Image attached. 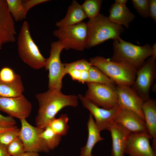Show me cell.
Returning a JSON list of instances; mask_svg holds the SVG:
<instances>
[{
    "label": "cell",
    "instance_id": "3",
    "mask_svg": "<svg viewBox=\"0 0 156 156\" xmlns=\"http://www.w3.org/2000/svg\"><path fill=\"white\" fill-rule=\"evenodd\" d=\"M86 24V49L93 47L108 39H117L125 30L122 26L112 22L102 14L89 19Z\"/></svg>",
    "mask_w": 156,
    "mask_h": 156
},
{
    "label": "cell",
    "instance_id": "15",
    "mask_svg": "<svg viewBox=\"0 0 156 156\" xmlns=\"http://www.w3.org/2000/svg\"><path fill=\"white\" fill-rule=\"evenodd\" d=\"M16 34L14 21L6 0H0V49L4 44L14 42Z\"/></svg>",
    "mask_w": 156,
    "mask_h": 156
},
{
    "label": "cell",
    "instance_id": "9",
    "mask_svg": "<svg viewBox=\"0 0 156 156\" xmlns=\"http://www.w3.org/2000/svg\"><path fill=\"white\" fill-rule=\"evenodd\" d=\"M156 58L151 56L137 71L131 86L144 101L150 98L149 92L156 77Z\"/></svg>",
    "mask_w": 156,
    "mask_h": 156
},
{
    "label": "cell",
    "instance_id": "17",
    "mask_svg": "<svg viewBox=\"0 0 156 156\" xmlns=\"http://www.w3.org/2000/svg\"><path fill=\"white\" fill-rule=\"evenodd\" d=\"M108 130L110 132L112 141L111 156H125L127 142L131 133L114 122L111 124Z\"/></svg>",
    "mask_w": 156,
    "mask_h": 156
},
{
    "label": "cell",
    "instance_id": "38",
    "mask_svg": "<svg viewBox=\"0 0 156 156\" xmlns=\"http://www.w3.org/2000/svg\"><path fill=\"white\" fill-rule=\"evenodd\" d=\"M0 156H11L8 153L7 146L0 143Z\"/></svg>",
    "mask_w": 156,
    "mask_h": 156
},
{
    "label": "cell",
    "instance_id": "28",
    "mask_svg": "<svg viewBox=\"0 0 156 156\" xmlns=\"http://www.w3.org/2000/svg\"><path fill=\"white\" fill-rule=\"evenodd\" d=\"M64 73L65 75L73 70H88L92 66L89 62L82 59L70 63H64Z\"/></svg>",
    "mask_w": 156,
    "mask_h": 156
},
{
    "label": "cell",
    "instance_id": "25",
    "mask_svg": "<svg viewBox=\"0 0 156 156\" xmlns=\"http://www.w3.org/2000/svg\"><path fill=\"white\" fill-rule=\"evenodd\" d=\"M50 151L56 148L61 140L62 136L55 133L48 126L40 135Z\"/></svg>",
    "mask_w": 156,
    "mask_h": 156
},
{
    "label": "cell",
    "instance_id": "31",
    "mask_svg": "<svg viewBox=\"0 0 156 156\" xmlns=\"http://www.w3.org/2000/svg\"><path fill=\"white\" fill-rule=\"evenodd\" d=\"M133 6L138 13L142 17L149 16L148 0H132Z\"/></svg>",
    "mask_w": 156,
    "mask_h": 156
},
{
    "label": "cell",
    "instance_id": "6",
    "mask_svg": "<svg viewBox=\"0 0 156 156\" xmlns=\"http://www.w3.org/2000/svg\"><path fill=\"white\" fill-rule=\"evenodd\" d=\"M53 34L58 38L65 49L82 51L86 48V23L82 22L75 25L58 28L53 31Z\"/></svg>",
    "mask_w": 156,
    "mask_h": 156
},
{
    "label": "cell",
    "instance_id": "35",
    "mask_svg": "<svg viewBox=\"0 0 156 156\" xmlns=\"http://www.w3.org/2000/svg\"><path fill=\"white\" fill-rule=\"evenodd\" d=\"M149 16L156 22V0H149Z\"/></svg>",
    "mask_w": 156,
    "mask_h": 156
},
{
    "label": "cell",
    "instance_id": "8",
    "mask_svg": "<svg viewBox=\"0 0 156 156\" xmlns=\"http://www.w3.org/2000/svg\"><path fill=\"white\" fill-rule=\"evenodd\" d=\"M87 83L88 90L84 96L92 103L107 109L119 106L115 89V85L89 82Z\"/></svg>",
    "mask_w": 156,
    "mask_h": 156
},
{
    "label": "cell",
    "instance_id": "1",
    "mask_svg": "<svg viewBox=\"0 0 156 156\" xmlns=\"http://www.w3.org/2000/svg\"><path fill=\"white\" fill-rule=\"evenodd\" d=\"M39 109L35 120L36 126L44 129L61 109L67 106L75 107L78 104V96L64 94L61 91L49 89L36 95Z\"/></svg>",
    "mask_w": 156,
    "mask_h": 156
},
{
    "label": "cell",
    "instance_id": "41",
    "mask_svg": "<svg viewBox=\"0 0 156 156\" xmlns=\"http://www.w3.org/2000/svg\"><path fill=\"white\" fill-rule=\"evenodd\" d=\"M127 1V0H116L115 3L121 5H126Z\"/></svg>",
    "mask_w": 156,
    "mask_h": 156
},
{
    "label": "cell",
    "instance_id": "22",
    "mask_svg": "<svg viewBox=\"0 0 156 156\" xmlns=\"http://www.w3.org/2000/svg\"><path fill=\"white\" fill-rule=\"evenodd\" d=\"M24 90L21 79L12 82L0 81V97L19 96L23 94Z\"/></svg>",
    "mask_w": 156,
    "mask_h": 156
},
{
    "label": "cell",
    "instance_id": "14",
    "mask_svg": "<svg viewBox=\"0 0 156 156\" xmlns=\"http://www.w3.org/2000/svg\"><path fill=\"white\" fill-rule=\"evenodd\" d=\"M151 137L145 133H131L127 142L125 154L129 156H156L150 144Z\"/></svg>",
    "mask_w": 156,
    "mask_h": 156
},
{
    "label": "cell",
    "instance_id": "40",
    "mask_svg": "<svg viewBox=\"0 0 156 156\" xmlns=\"http://www.w3.org/2000/svg\"><path fill=\"white\" fill-rule=\"evenodd\" d=\"M17 127L16 126L10 127H0V132L11 130Z\"/></svg>",
    "mask_w": 156,
    "mask_h": 156
},
{
    "label": "cell",
    "instance_id": "36",
    "mask_svg": "<svg viewBox=\"0 0 156 156\" xmlns=\"http://www.w3.org/2000/svg\"><path fill=\"white\" fill-rule=\"evenodd\" d=\"M81 70H73L70 71L69 74L72 79L79 81L81 74Z\"/></svg>",
    "mask_w": 156,
    "mask_h": 156
},
{
    "label": "cell",
    "instance_id": "24",
    "mask_svg": "<svg viewBox=\"0 0 156 156\" xmlns=\"http://www.w3.org/2000/svg\"><path fill=\"white\" fill-rule=\"evenodd\" d=\"M88 78L87 82L115 85L114 81L97 67L92 65L88 70Z\"/></svg>",
    "mask_w": 156,
    "mask_h": 156
},
{
    "label": "cell",
    "instance_id": "19",
    "mask_svg": "<svg viewBox=\"0 0 156 156\" xmlns=\"http://www.w3.org/2000/svg\"><path fill=\"white\" fill-rule=\"evenodd\" d=\"M109 12L108 18L110 21L115 24L123 25L127 28L129 27V24L135 17L126 5L115 3L111 5Z\"/></svg>",
    "mask_w": 156,
    "mask_h": 156
},
{
    "label": "cell",
    "instance_id": "37",
    "mask_svg": "<svg viewBox=\"0 0 156 156\" xmlns=\"http://www.w3.org/2000/svg\"><path fill=\"white\" fill-rule=\"evenodd\" d=\"M81 74L79 82L84 83L87 82L88 78V72L87 70H81Z\"/></svg>",
    "mask_w": 156,
    "mask_h": 156
},
{
    "label": "cell",
    "instance_id": "29",
    "mask_svg": "<svg viewBox=\"0 0 156 156\" xmlns=\"http://www.w3.org/2000/svg\"><path fill=\"white\" fill-rule=\"evenodd\" d=\"M7 149L11 156H21L25 152L23 144L18 137L7 146Z\"/></svg>",
    "mask_w": 156,
    "mask_h": 156
},
{
    "label": "cell",
    "instance_id": "7",
    "mask_svg": "<svg viewBox=\"0 0 156 156\" xmlns=\"http://www.w3.org/2000/svg\"><path fill=\"white\" fill-rule=\"evenodd\" d=\"M50 54L47 59L44 67L49 71V89L61 91L62 80L65 75L64 63L61 62L60 55L64 47L59 40L51 44Z\"/></svg>",
    "mask_w": 156,
    "mask_h": 156
},
{
    "label": "cell",
    "instance_id": "16",
    "mask_svg": "<svg viewBox=\"0 0 156 156\" xmlns=\"http://www.w3.org/2000/svg\"><path fill=\"white\" fill-rule=\"evenodd\" d=\"M114 122L131 133L148 134L145 121L135 113L126 109L120 107Z\"/></svg>",
    "mask_w": 156,
    "mask_h": 156
},
{
    "label": "cell",
    "instance_id": "27",
    "mask_svg": "<svg viewBox=\"0 0 156 156\" xmlns=\"http://www.w3.org/2000/svg\"><path fill=\"white\" fill-rule=\"evenodd\" d=\"M102 1V0H86L81 5L87 17L89 19L96 17L100 14Z\"/></svg>",
    "mask_w": 156,
    "mask_h": 156
},
{
    "label": "cell",
    "instance_id": "12",
    "mask_svg": "<svg viewBox=\"0 0 156 156\" xmlns=\"http://www.w3.org/2000/svg\"><path fill=\"white\" fill-rule=\"evenodd\" d=\"M78 96L83 106L90 112L94 118L95 124L99 130L100 131L108 130L111 124L114 122L120 107L119 106L107 109L95 105L81 94H79Z\"/></svg>",
    "mask_w": 156,
    "mask_h": 156
},
{
    "label": "cell",
    "instance_id": "2",
    "mask_svg": "<svg viewBox=\"0 0 156 156\" xmlns=\"http://www.w3.org/2000/svg\"><path fill=\"white\" fill-rule=\"evenodd\" d=\"M113 53L110 59L125 62L137 70L144 63L149 57H156V44L153 46L148 44L143 46L135 45L126 42L120 37L114 40Z\"/></svg>",
    "mask_w": 156,
    "mask_h": 156
},
{
    "label": "cell",
    "instance_id": "34",
    "mask_svg": "<svg viewBox=\"0 0 156 156\" xmlns=\"http://www.w3.org/2000/svg\"><path fill=\"white\" fill-rule=\"evenodd\" d=\"M16 124L13 118L10 116H5L0 114V127H12Z\"/></svg>",
    "mask_w": 156,
    "mask_h": 156
},
{
    "label": "cell",
    "instance_id": "10",
    "mask_svg": "<svg viewBox=\"0 0 156 156\" xmlns=\"http://www.w3.org/2000/svg\"><path fill=\"white\" fill-rule=\"evenodd\" d=\"M20 120L21 126L18 137L23 144L25 152L48 153L49 150L39 136L44 129L33 126L26 119Z\"/></svg>",
    "mask_w": 156,
    "mask_h": 156
},
{
    "label": "cell",
    "instance_id": "32",
    "mask_svg": "<svg viewBox=\"0 0 156 156\" xmlns=\"http://www.w3.org/2000/svg\"><path fill=\"white\" fill-rule=\"evenodd\" d=\"M20 130L17 127L11 130L0 132V143L7 146L18 137Z\"/></svg>",
    "mask_w": 156,
    "mask_h": 156
},
{
    "label": "cell",
    "instance_id": "5",
    "mask_svg": "<svg viewBox=\"0 0 156 156\" xmlns=\"http://www.w3.org/2000/svg\"><path fill=\"white\" fill-rule=\"evenodd\" d=\"M18 51L23 61L33 69L38 70L44 67L47 59L40 53L32 39L27 21L23 23L17 38Z\"/></svg>",
    "mask_w": 156,
    "mask_h": 156
},
{
    "label": "cell",
    "instance_id": "39",
    "mask_svg": "<svg viewBox=\"0 0 156 156\" xmlns=\"http://www.w3.org/2000/svg\"><path fill=\"white\" fill-rule=\"evenodd\" d=\"M21 156H40L38 153L34 152H25Z\"/></svg>",
    "mask_w": 156,
    "mask_h": 156
},
{
    "label": "cell",
    "instance_id": "18",
    "mask_svg": "<svg viewBox=\"0 0 156 156\" xmlns=\"http://www.w3.org/2000/svg\"><path fill=\"white\" fill-rule=\"evenodd\" d=\"M142 109L148 134L153 140L152 147L156 152V101L151 99L144 101Z\"/></svg>",
    "mask_w": 156,
    "mask_h": 156
},
{
    "label": "cell",
    "instance_id": "23",
    "mask_svg": "<svg viewBox=\"0 0 156 156\" xmlns=\"http://www.w3.org/2000/svg\"><path fill=\"white\" fill-rule=\"evenodd\" d=\"M69 118L66 114L60 115L58 118H55L49 123V126L56 134L63 136L66 135L69 128L68 124Z\"/></svg>",
    "mask_w": 156,
    "mask_h": 156
},
{
    "label": "cell",
    "instance_id": "11",
    "mask_svg": "<svg viewBox=\"0 0 156 156\" xmlns=\"http://www.w3.org/2000/svg\"><path fill=\"white\" fill-rule=\"evenodd\" d=\"M32 109L31 103L23 94L15 97H0V111L12 118L26 119Z\"/></svg>",
    "mask_w": 156,
    "mask_h": 156
},
{
    "label": "cell",
    "instance_id": "13",
    "mask_svg": "<svg viewBox=\"0 0 156 156\" xmlns=\"http://www.w3.org/2000/svg\"><path fill=\"white\" fill-rule=\"evenodd\" d=\"M118 103L121 107L135 113L144 121L142 107L144 101L131 86L115 84Z\"/></svg>",
    "mask_w": 156,
    "mask_h": 156
},
{
    "label": "cell",
    "instance_id": "26",
    "mask_svg": "<svg viewBox=\"0 0 156 156\" xmlns=\"http://www.w3.org/2000/svg\"><path fill=\"white\" fill-rule=\"evenodd\" d=\"M9 11L14 21L23 20L26 18L25 14L21 0H6Z\"/></svg>",
    "mask_w": 156,
    "mask_h": 156
},
{
    "label": "cell",
    "instance_id": "33",
    "mask_svg": "<svg viewBox=\"0 0 156 156\" xmlns=\"http://www.w3.org/2000/svg\"><path fill=\"white\" fill-rule=\"evenodd\" d=\"M49 0H23L22 2L25 14L32 8L38 4L48 2Z\"/></svg>",
    "mask_w": 156,
    "mask_h": 156
},
{
    "label": "cell",
    "instance_id": "20",
    "mask_svg": "<svg viewBox=\"0 0 156 156\" xmlns=\"http://www.w3.org/2000/svg\"><path fill=\"white\" fill-rule=\"evenodd\" d=\"M87 18L81 5L76 0H73L68 7L65 16L55 23L58 28L75 25L82 22Z\"/></svg>",
    "mask_w": 156,
    "mask_h": 156
},
{
    "label": "cell",
    "instance_id": "4",
    "mask_svg": "<svg viewBox=\"0 0 156 156\" xmlns=\"http://www.w3.org/2000/svg\"><path fill=\"white\" fill-rule=\"evenodd\" d=\"M89 62L112 79L116 85L131 86L135 79L137 70L125 62L111 60L102 56L90 58Z\"/></svg>",
    "mask_w": 156,
    "mask_h": 156
},
{
    "label": "cell",
    "instance_id": "21",
    "mask_svg": "<svg viewBox=\"0 0 156 156\" xmlns=\"http://www.w3.org/2000/svg\"><path fill=\"white\" fill-rule=\"evenodd\" d=\"M88 136L86 144L81 148L80 156H93L92 149L98 142L103 141V138L101 137L100 131L96 125L92 115L90 114L87 123Z\"/></svg>",
    "mask_w": 156,
    "mask_h": 156
},
{
    "label": "cell",
    "instance_id": "30",
    "mask_svg": "<svg viewBox=\"0 0 156 156\" xmlns=\"http://www.w3.org/2000/svg\"><path fill=\"white\" fill-rule=\"evenodd\" d=\"M21 79V76L16 73L11 68L5 67L0 70V81L12 82Z\"/></svg>",
    "mask_w": 156,
    "mask_h": 156
}]
</instances>
